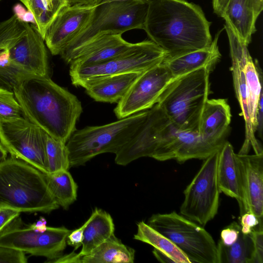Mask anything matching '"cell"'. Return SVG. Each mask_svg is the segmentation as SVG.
<instances>
[{"mask_svg":"<svg viewBox=\"0 0 263 263\" xmlns=\"http://www.w3.org/2000/svg\"><path fill=\"white\" fill-rule=\"evenodd\" d=\"M135 250L124 244L114 234L93 249L88 254L77 257L73 251L62 255L58 262L81 263H132L135 259Z\"/></svg>","mask_w":263,"mask_h":263,"instance_id":"22","label":"cell"},{"mask_svg":"<svg viewBox=\"0 0 263 263\" xmlns=\"http://www.w3.org/2000/svg\"><path fill=\"white\" fill-rule=\"evenodd\" d=\"M25 118L65 143L76 130L82 112L80 101L49 76H31L13 90Z\"/></svg>","mask_w":263,"mask_h":263,"instance_id":"2","label":"cell"},{"mask_svg":"<svg viewBox=\"0 0 263 263\" xmlns=\"http://www.w3.org/2000/svg\"><path fill=\"white\" fill-rule=\"evenodd\" d=\"M132 43L124 40L122 34H101L81 48L73 57L70 65H86L106 61L124 52Z\"/></svg>","mask_w":263,"mask_h":263,"instance_id":"20","label":"cell"},{"mask_svg":"<svg viewBox=\"0 0 263 263\" xmlns=\"http://www.w3.org/2000/svg\"><path fill=\"white\" fill-rule=\"evenodd\" d=\"M147 7L148 4L133 0H101L88 24L60 54L61 58L70 64L81 48L101 34L143 29Z\"/></svg>","mask_w":263,"mask_h":263,"instance_id":"6","label":"cell"},{"mask_svg":"<svg viewBox=\"0 0 263 263\" xmlns=\"http://www.w3.org/2000/svg\"><path fill=\"white\" fill-rule=\"evenodd\" d=\"M223 29L216 33L209 46L172 58H166L162 63L174 79L202 67H212L221 57L218 41Z\"/></svg>","mask_w":263,"mask_h":263,"instance_id":"21","label":"cell"},{"mask_svg":"<svg viewBox=\"0 0 263 263\" xmlns=\"http://www.w3.org/2000/svg\"><path fill=\"white\" fill-rule=\"evenodd\" d=\"M247 85L248 110L252 126L257 130V110L262 90L261 71L257 63H255L251 55L247 59L243 68Z\"/></svg>","mask_w":263,"mask_h":263,"instance_id":"31","label":"cell"},{"mask_svg":"<svg viewBox=\"0 0 263 263\" xmlns=\"http://www.w3.org/2000/svg\"><path fill=\"white\" fill-rule=\"evenodd\" d=\"M8 152L5 147L0 143V164L7 158Z\"/></svg>","mask_w":263,"mask_h":263,"instance_id":"48","label":"cell"},{"mask_svg":"<svg viewBox=\"0 0 263 263\" xmlns=\"http://www.w3.org/2000/svg\"><path fill=\"white\" fill-rule=\"evenodd\" d=\"M20 213L10 209H0V232L19 217Z\"/></svg>","mask_w":263,"mask_h":263,"instance_id":"41","label":"cell"},{"mask_svg":"<svg viewBox=\"0 0 263 263\" xmlns=\"http://www.w3.org/2000/svg\"><path fill=\"white\" fill-rule=\"evenodd\" d=\"M48 189L59 205L67 210L77 197L78 185L68 170L44 174Z\"/></svg>","mask_w":263,"mask_h":263,"instance_id":"27","label":"cell"},{"mask_svg":"<svg viewBox=\"0 0 263 263\" xmlns=\"http://www.w3.org/2000/svg\"><path fill=\"white\" fill-rule=\"evenodd\" d=\"M96 5H69L63 8L48 28L44 41L51 53L60 55L86 26Z\"/></svg>","mask_w":263,"mask_h":263,"instance_id":"16","label":"cell"},{"mask_svg":"<svg viewBox=\"0 0 263 263\" xmlns=\"http://www.w3.org/2000/svg\"><path fill=\"white\" fill-rule=\"evenodd\" d=\"M1 1V0H0V1Z\"/></svg>","mask_w":263,"mask_h":263,"instance_id":"50","label":"cell"},{"mask_svg":"<svg viewBox=\"0 0 263 263\" xmlns=\"http://www.w3.org/2000/svg\"><path fill=\"white\" fill-rule=\"evenodd\" d=\"M147 110L108 124L76 130L66 143L70 167L84 165L103 153L117 154L135 135L145 120Z\"/></svg>","mask_w":263,"mask_h":263,"instance_id":"5","label":"cell"},{"mask_svg":"<svg viewBox=\"0 0 263 263\" xmlns=\"http://www.w3.org/2000/svg\"><path fill=\"white\" fill-rule=\"evenodd\" d=\"M59 208L44 173L12 156L0 164V209L50 213Z\"/></svg>","mask_w":263,"mask_h":263,"instance_id":"3","label":"cell"},{"mask_svg":"<svg viewBox=\"0 0 263 263\" xmlns=\"http://www.w3.org/2000/svg\"><path fill=\"white\" fill-rule=\"evenodd\" d=\"M147 223L171 240L191 263H218L214 239L198 223L175 212L153 214Z\"/></svg>","mask_w":263,"mask_h":263,"instance_id":"7","label":"cell"},{"mask_svg":"<svg viewBox=\"0 0 263 263\" xmlns=\"http://www.w3.org/2000/svg\"><path fill=\"white\" fill-rule=\"evenodd\" d=\"M173 79L162 63L142 72L115 108L118 119L152 108Z\"/></svg>","mask_w":263,"mask_h":263,"instance_id":"13","label":"cell"},{"mask_svg":"<svg viewBox=\"0 0 263 263\" xmlns=\"http://www.w3.org/2000/svg\"><path fill=\"white\" fill-rule=\"evenodd\" d=\"M257 130L258 131L260 137L262 138V121H263V93H261L257 110Z\"/></svg>","mask_w":263,"mask_h":263,"instance_id":"42","label":"cell"},{"mask_svg":"<svg viewBox=\"0 0 263 263\" xmlns=\"http://www.w3.org/2000/svg\"><path fill=\"white\" fill-rule=\"evenodd\" d=\"M27 33L10 50V59L33 76H49L44 40L35 27L26 23Z\"/></svg>","mask_w":263,"mask_h":263,"instance_id":"17","label":"cell"},{"mask_svg":"<svg viewBox=\"0 0 263 263\" xmlns=\"http://www.w3.org/2000/svg\"><path fill=\"white\" fill-rule=\"evenodd\" d=\"M240 230V225L235 221L232 222L222 230L219 241L225 246H230L233 244L237 239Z\"/></svg>","mask_w":263,"mask_h":263,"instance_id":"38","label":"cell"},{"mask_svg":"<svg viewBox=\"0 0 263 263\" xmlns=\"http://www.w3.org/2000/svg\"><path fill=\"white\" fill-rule=\"evenodd\" d=\"M255 16L257 19L263 9V0H251Z\"/></svg>","mask_w":263,"mask_h":263,"instance_id":"47","label":"cell"},{"mask_svg":"<svg viewBox=\"0 0 263 263\" xmlns=\"http://www.w3.org/2000/svg\"><path fill=\"white\" fill-rule=\"evenodd\" d=\"M33 76L15 64L9 51L0 53V87L13 91L26 78Z\"/></svg>","mask_w":263,"mask_h":263,"instance_id":"33","label":"cell"},{"mask_svg":"<svg viewBox=\"0 0 263 263\" xmlns=\"http://www.w3.org/2000/svg\"><path fill=\"white\" fill-rule=\"evenodd\" d=\"M211 22L202 8L186 0H152L143 29L172 58L209 46Z\"/></svg>","mask_w":263,"mask_h":263,"instance_id":"1","label":"cell"},{"mask_svg":"<svg viewBox=\"0 0 263 263\" xmlns=\"http://www.w3.org/2000/svg\"><path fill=\"white\" fill-rule=\"evenodd\" d=\"M33 229L40 232L44 231L46 230L47 226H46V221L45 219L41 217L40 219L35 223L29 226Z\"/></svg>","mask_w":263,"mask_h":263,"instance_id":"45","label":"cell"},{"mask_svg":"<svg viewBox=\"0 0 263 263\" xmlns=\"http://www.w3.org/2000/svg\"><path fill=\"white\" fill-rule=\"evenodd\" d=\"M25 253L9 248L0 246V263H26Z\"/></svg>","mask_w":263,"mask_h":263,"instance_id":"36","label":"cell"},{"mask_svg":"<svg viewBox=\"0 0 263 263\" xmlns=\"http://www.w3.org/2000/svg\"><path fill=\"white\" fill-rule=\"evenodd\" d=\"M219 150L204 159L184 190L180 208L182 215L202 227L213 219L218 212L220 193L217 179Z\"/></svg>","mask_w":263,"mask_h":263,"instance_id":"9","label":"cell"},{"mask_svg":"<svg viewBox=\"0 0 263 263\" xmlns=\"http://www.w3.org/2000/svg\"><path fill=\"white\" fill-rule=\"evenodd\" d=\"M134 239L152 246L174 260L176 263H191L185 254L169 239L144 221L137 224Z\"/></svg>","mask_w":263,"mask_h":263,"instance_id":"29","label":"cell"},{"mask_svg":"<svg viewBox=\"0 0 263 263\" xmlns=\"http://www.w3.org/2000/svg\"><path fill=\"white\" fill-rule=\"evenodd\" d=\"M221 147L203 139L197 131L179 129L171 160L182 163L192 159H205Z\"/></svg>","mask_w":263,"mask_h":263,"instance_id":"24","label":"cell"},{"mask_svg":"<svg viewBox=\"0 0 263 263\" xmlns=\"http://www.w3.org/2000/svg\"><path fill=\"white\" fill-rule=\"evenodd\" d=\"M46 134L25 118L0 122V143L8 153L44 174L49 173Z\"/></svg>","mask_w":263,"mask_h":263,"instance_id":"10","label":"cell"},{"mask_svg":"<svg viewBox=\"0 0 263 263\" xmlns=\"http://www.w3.org/2000/svg\"><path fill=\"white\" fill-rule=\"evenodd\" d=\"M240 180V215L254 214L260 221L263 216V153L236 154Z\"/></svg>","mask_w":263,"mask_h":263,"instance_id":"15","label":"cell"},{"mask_svg":"<svg viewBox=\"0 0 263 263\" xmlns=\"http://www.w3.org/2000/svg\"><path fill=\"white\" fill-rule=\"evenodd\" d=\"M218 263H253L254 254L251 234L240 230L236 241L230 246L218 242L217 246Z\"/></svg>","mask_w":263,"mask_h":263,"instance_id":"30","label":"cell"},{"mask_svg":"<svg viewBox=\"0 0 263 263\" xmlns=\"http://www.w3.org/2000/svg\"><path fill=\"white\" fill-rule=\"evenodd\" d=\"M93 216L92 212L88 219L78 229L71 231L67 238V244L74 247V251L82 246L85 228Z\"/></svg>","mask_w":263,"mask_h":263,"instance_id":"40","label":"cell"},{"mask_svg":"<svg viewBox=\"0 0 263 263\" xmlns=\"http://www.w3.org/2000/svg\"><path fill=\"white\" fill-rule=\"evenodd\" d=\"M240 231L245 234H251L254 228H262V221L252 213H246L240 216Z\"/></svg>","mask_w":263,"mask_h":263,"instance_id":"39","label":"cell"},{"mask_svg":"<svg viewBox=\"0 0 263 263\" xmlns=\"http://www.w3.org/2000/svg\"><path fill=\"white\" fill-rule=\"evenodd\" d=\"M211 68L202 67L174 79L160 96L157 104L179 130L198 132L208 99Z\"/></svg>","mask_w":263,"mask_h":263,"instance_id":"4","label":"cell"},{"mask_svg":"<svg viewBox=\"0 0 263 263\" xmlns=\"http://www.w3.org/2000/svg\"><path fill=\"white\" fill-rule=\"evenodd\" d=\"M27 22L15 13L0 22V53L9 51L27 33Z\"/></svg>","mask_w":263,"mask_h":263,"instance_id":"32","label":"cell"},{"mask_svg":"<svg viewBox=\"0 0 263 263\" xmlns=\"http://www.w3.org/2000/svg\"><path fill=\"white\" fill-rule=\"evenodd\" d=\"M139 3H144V4H148L152 0H133Z\"/></svg>","mask_w":263,"mask_h":263,"instance_id":"49","label":"cell"},{"mask_svg":"<svg viewBox=\"0 0 263 263\" xmlns=\"http://www.w3.org/2000/svg\"><path fill=\"white\" fill-rule=\"evenodd\" d=\"M25 118L14 92L0 87V122Z\"/></svg>","mask_w":263,"mask_h":263,"instance_id":"35","label":"cell"},{"mask_svg":"<svg viewBox=\"0 0 263 263\" xmlns=\"http://www.w3.org/2000/svg\"><path fill=\"white\" fill-rule=\"evenodd\" d=\"M176 126L156 104L131 140L115 154V161L126 165L141 157H151L171 138Z\"/></svg>","mask_w":263,"mask_h":263,"instance_id":"12","label":"cell"},{"mask_svg":"<svg viewBox=\"0 0 263 263\" xmlns=\"http://www.w3.org/2000/svg\"><path fill=\"white\" fill-rule=\"evenodd\" d=\"M167 54L151 40L132 45L118 55L102 63L86 65H70L72 84H78L88 79L129 72L142 73L161 64Z\"/></svg>","mask_w":263,"mask_h":263,"instance_id":"8","label":"cell"},{"mask_svg":"<svg viewBox=\"0 0 263 263\" xmlns=\"http://www.w3.org/2000/svg\"><path fill=\"white\" fill-rule=\"evenodd\" d=\"M251 235L253 241L254 254L253 263L263 262V229L256 228L252 230Z\"/></svg>","mask_w":263,"mask_h":263,"instance_id":"37","label":"cell"},{"mask_svg":"<svg viewBox=\"0 0 263 263\" xmlns=\"http://www.w3.org/2000/svg\"><path fill=\"white\" fill-rule=\"evenodd\" d=\"M20 1H21V0H20Z\"/></svg>","mask_w":263,"mask_h":263,"instance_id":"51","label":"cell"},{"mask_svg":"<svg viewBox=\"0 0 263 263\" xmlns=\"http://www.w3.org/2000/svg\"><path fill=\"white\" fill-rule=\"evenodd\" d=\"M229 0H212L214 13L221 17Z\"/></svg>","mask_w":263,"mask_h":263,"instance_id":"43","label":"cell"},{"mask_svg":"<svg viewBox=\"0 0 263 263\" xmlns=\"http://www.w3.org/2000/svg\"><path fill=\"white\" fill-rule=\"evenodd\" d=\"M223 26L229 43L234 86L245 121V140L239 154H248L251 147L255 154L262 153V147L255 138V132L252 126L248 110V92L243 70L246 62L250 55L248 45L239 37L228 23L225 22Z\"/></svg>","mask_w":263,"mask_h":263,"instance_id":"14","label":"cell"},{"mask_svg":"<svg viewBox=\"0 0 263 263\" xmlns=\"http://www.w3.org/2000/svg\"><path fill=\"white\" fill-rule=\"evenodd\" d=\"M247 45L256 31L251 0H229L221 16Z\"/></svg>","mask_w":263,"mask_h":263,"instance_id":"23","label":"cell"},{"mask_svg":"<svg viewBox=\"0 0 263 263\" xmlns=\"http://www.w3.org/2000/svg\"><path fill=\"white\" fill-rule=\"evenodd\" d=\"M142 73L129 72L96 77L80 82L87 93L97 102L118 103Z\"/></svg>","mask_w":263,"mask_h":263,"instance_id":"18","label":"cell"},{"mask_svg":"<svg viewBox=\"0 0 263 263\" xmlns=\"http://www.w3.org/2000/svg\"><path fill=\"white\" fill-rule=\"evenodd\" d=\"M32 15L35 28L44 40L45 33L59 12L70 5L68 0H21Z\"/></svg>","mask_w":263,"mask_h":263,"instance_id":"28","label":"cell"},{"mask_svg":"<svg viewBox=\"0 0 263 263\" xmlns=\"http://www.w3.org/2000/svg\"><path fill=\"white\" fill-rule=\"evenodd\" d=\"M217 179L220 192L235 198L239 204L241 192L236 154L229 142H224L219 150Z\"/></svg>","mask_w":263,"mask_h":263,"instance_id":"25","label":"cell"},{"mask_svg":"<svg viewBox=\"0 0 263 263\" xmlns=\"http://www.w3.org/2000/svg\"><path fill=\"white\" fill-rule=\"evenodd\" d=\"M231 120L230 107L226 99H208L201 116L198 132L206 141L221 146Z\"/></svg>","mask_w":263,"mask_h":263,"instance_id":"19","label":"cell"},{"mask_svg":"<svg viewBox=\"0 0 263 263\" xmlns=\"http://www.w3.org/2000/svg\"><path fill=\"white\" fill-rule=\"evenodd\" d=\"M18 218L0 232V246L45 257L49 262L62 255L71 230L64 227H47L44 231H37L30 226H19Z\"/></svg>","mask_w":263,"mask_h":263,"instance_id":"11","label":"cell"},{"mask_svg":"<svg viewBox=\"0 0 263 263\" xmlns=\"http://www.w3.org/2000/svg\"><path fill=\"white\" fill-rule=\"evenodd\" d=\"M153 254L156 259L161 262L176 263L175 261L169 256L155 248L153 251Z\"/></svg>","mask_w":263,"mask_h":263,"instance_id":"44","label":"cell"},{"mask_svg":"<svg viewBox=\"0 0 263 263\" xmlns=\"http://www.w3.org/2000/svg\"><path fill=\"white\" fill-rule=\"evenodd\" d=\"M70 5L93 6L98 5L101 0H68Z\"/></svg>","mask_w":263,"mask_h":263,"instance_id":"46","label":"cell"},{"mask_svg":"<svg viewBox=\"0 0 263 263\" xmlns=\"http://www.w3.org/2000/svg\"><path fill=\"white\" fill-rule=\"evenodd\" d=\"M93 216L86 226L82 249L77 257L85 255L114 234L115 225L110 215L106 211L95 208Z\"/></svg>","mask_w":263,"mask_h":263,"instance_id":"26","label":"cell"},{"mask_svg":"<svg viewBox=\"0 0 263 263\" xmlns=\"http://www.w3.org/2000/svg\"><path fill=\"white\" fill-rule=\"evenodd\" d=\"M46 146L48 173L61 170H68L70 165L66 143L54 138L47 133Z\"/></svg>","mask_w":263,"mask_h":263,"instance_id":"34","label":"cell"}]
</instances>
